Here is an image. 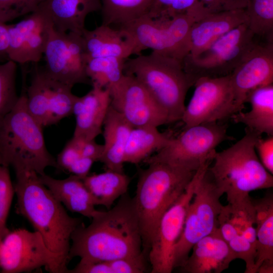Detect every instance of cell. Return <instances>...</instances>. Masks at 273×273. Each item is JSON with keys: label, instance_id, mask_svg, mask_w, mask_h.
<instances>
[{"label": "cell", "instance_id": "cell-25", "mask_svg": "<svg viewBox=\"0 0 273 273\" xmlns=\"http://www.w3.org/2000/svg\"><path fill=\"white\" fill-rule=\"evenodd\" d=\"M103 126L104 143L99 161L104 164L107 170L124 172L125 149L133 127L111 106Z\"/></svg>", "mask_w": 273, "mask_h": 273}, {"label": "cell", "instance_id": "cell-47", "mask_svg": "<svg viewBox=\"0 0 273 273\" xmlns=\"http://www.w3.org/2000/svg\"><path fill=\"white\" fill-rule=\"evenodd\" d=\"M1 243H0V244H1Z\"/></svg>", "mask_w": 273, "mask_h": 273}, {"label": "cell", "instance_id": "cell-35", "mask_svg": "<svg viewBox=\"0 0 273 273\" xmlns=\"http://www.w3.org/2000/svg\"><path fill=\"white\" fill-rule=\"evenodd\" d=\"M15 194L8 166H0V243L9 232L7 220Z\"/></svg>", "mask_w": 273, "mask_h": 273}, {"label": "cell", "instance_id": "cell-9", "mask_svg": "<svg viewBox=\"0 0 273 273\" xmlns=\"http://www.w3.org/2000/svg\"><path fill=\"white\" fill-rule=\"evenodd\" d=\"M226 126L217 122L185 128L176 138L143 161L149 164L166 163L182 169L196 172L203 164L212 161L215 148L222 142L231 140Z\"/></svg>", "mask_w": 273, "mask_h": 273}, {"label": "cell", "instance_id": "cell-4", "mask_svg": "<svg viewBox=\"0 0 273 273\" xmlns=\"http://www.w3.org/2000/svg\"><path fill=\"white\" fill-rule=\"evenodd\" d=\"M261 135L246 128L245 135L231 147L216 152L208 170L228 204L238 203L251 191L273 186L272 174L261 163L255 144Z\"/></svg>", "mask_w": 273, "mask_h": 273}, {"label": "cell", "instance_id": "cell-2", "mask_svg": "<svg viewBox=\"0 0 273 273\" xmlns=\"http://www.w3.org/2000/svg\"><path fill=\"white\" fill-rule=\"evenodd\" d=\"M15 172L17 213L26 218L41 235L54 255L60 273H68L71 236L82 220L68 214L36 172L22 169Z\"/></svg>", "mask_w": 273, "mask_h": 273}, {"label": "cell", "instance_id": "cell-23", "mask_svg": "<svg viewBox=\"0 0 273 273\" xmlns=\"http://www.w3.org/2000/svg\"><path fill=\"white\" fill-rule=\"evenodd\" d=\"M39 176L55 198L70 211L90 219L99 211L95 209L93 197L79 177L71 174L66 178L59 179L46 173Z\"/></svg>", "mask_w": 273, "mask_h": 273}, {"label": "cell", "instance_id": "cell-13", "mask_svg": "<svg viewBox=\"0 0 273 273\" xmlns=\"http://www.w3.org/2000/svg\"><path fill=\"white\" fill-rule=\"evenodd\" d=\"M193 96L181 120L185 128L217 122L239 112L230 81V75L200 77L195 84Z\"/></svg>", "mask_w": 273, "mask_h": 273}, {"label": "cell", "instance_id": "cell-15", "mask_svg": "<svg viewBox=\"0 0 273 273\" xmlns=\"http://www.w3.org/2000/svg\"><path fill=\"white\" fill-rule=\"evenodd\" d=\"M110 106L132 127L160 126L170 123L165 110L134 76L125 74L110 89Z\"/></svg>", "mask_w": 273, "mask_h": 273}, {"label": "cell", "instance_id": "cell-10", "mask_svg": "<svg viewBox=\"0 0 273 273\" xmlns=\"http://www.w3.org/2000/svg\"><path fill=\"white\" fill-rule=\"evenodd\" d=\"M254 34L243 23L212 42L198 54L188 55L182 64L196 80L230 75L256 46Z\"/></svg>", "mask_w": 273, "mask_h": 273}, {"label": "cell", "instance_id": "cell-5", "mask_svg": "<svg viewBox=\"0 0 273 273\" xmlns=\"http://www.w3.org/2000/svg\"><path fill=\"white\" fill-rule=\"evenodd\" d=\"M24 89L13 108L0 117V157L4 165L14 170H33L45 173L48 167H57L48 151L42 127L29 113Z\"/></svg>", "mask_w": 273, "mask_h": 273}, {"label": "cell", "instance_id": "cell-21", "mask_svg": "<svg viewBox=\"0 0 273 273\" xmlns=\"http://www.w3.org/2000/svg\"><path fill=\"white\" fill-rule=\"evenodd\" d=\"M245 9L209 14L195 21L189 33L190 51L194 56L231 30L246 23Z\"/></svg>", "mask_w": 273, "mask_h": 273}, {"label": "cell", "instance_id": "cell-18", "mask_svg": "<svg viewBox=\"0 0 273 273\" xmlns=\"http://www.w3.org/2000/svg\"><path fill=\"white\" fill-rule=\"evenodd\" d=\"M230 81L237 107L242 111L252 90L273 82V42L257 44L230 74Z\"/></svg>", "mask_w": 273, "mask_h": 273}, {"label": "cell", "instance_id": "cell-1", "mask_svg": "<svg viewBox=\"0 0 273 273\" xmlns=\"http://www.w3.org/2000/svg\"><path fill=\"white\" fill-rule=\"evenodd\" d=\"M142 238L132 199L126 193L107 211H99L85 226L81 223L71 236L69 261H109L143 252Z\"/></svg>", "mask_w": 273, "mask_h": 273}, {"label": "cell", "instance_id": "cell-17", "mask_svg": "<svg viewBox=\"0 0 273 273\" xmlns=\"http://www.w3.org/2000/svg\"><path fill=\"white\" fill-rule=\"evenodd\" d=\"M53 27L50 16L40 7L18 23L8 25L9 60L20 64L38 63Z\"/></svg>", "mask_w": 273, "mask_h": 273}, {"label": "cell", "instance_id": "cell-12", "mask_svg": "<svg viewBox=\"0 0 273 273\" xmlns=\"http://www.w3.org/2000/svg\"><path fill=\"white\" fill-rule=\"evenodd\" d=\"M41 267L51 273H60L56 258L41 235L24 229L9 231L0 244L2 272H31Z\"/></svg>", "mask_w": 273, "mask_h": 273}, {"label": "cell", "instance_id": "cell-36", "mask_svg": "<svg viewBox=\"0 0 273 273\" xmlns=\"http://www.w3.org/2000/svg\"><path fill=\"white\" fill-rule=\"evenodd\" d=\"M248 0H198L191 13L197 20L211 13L245 9Z\"/></svg>", "mask_w": 273, "mask_h": 273}, {"label": "cell", "instance_id": "cell-16", "mask_svg": "<svg viewBox=\"0 0 273 273\" xmlns=\"http://www.w3.org/2000/svg\"><path fill=\"white\" fill-rule=\"evenodd\" d=\"M46 72L55 79L69 86L91 84L85 70L81 35L62 32L52 28L43 54Z\"/></svg>", "mask_w": 273, "mask_h": 273}, {"label": "cell", "instance_id": "cell-34", "mask_svg": "<svg viewBox=\"0 0 273 273\" xmlns=\"http://www.w3.org/2000/svg\"><path fill=\"white\" fill-rule=\"evenodd\" d=\"M17 63L11 60L0 62V117L9 112L19 96L16 88Z\"/></svg>", "mask_w": 273, "mask_h": 273}, {"label": "cell", "instance_id": "cell-33", "mask_svg": "<svg viewBox=\"0 0 273 273\" xmlns=\"http://www.w3.org/2000/svg\"><path fill=\"white\" fill-rule=\"evenodd\" d=\"M246 24L254 34L272 41L273 0H248L245 9Z\"/></svg>", "mask_w": 273, "mask_h": 273}, {"label": "cell", "instance_id": "cell-20", "mask_svg": "<svg viewBox=\"0 0 273 273\" xmlns=\"http://www.w3.org/2000/svg\"><path fill=\"white\" fill-rule=\"evenodd\" d=\"M110 103V89L95 85L86 95L78 97L73 109L76 118L73 136L95 140L102 132Z\"/></svg>", "mask_w": 273, "mask_h": 273}, {"label": "cell", "instance_id": "cell-38", "mask_svg": "<svg viewBox=\"0 0 273 273\" xmlns=\"http://www.w3.org/2000/svg\"><path fill=\"white\" fill-rule=\"evenodd\" d=\"M148 256L143 251L133 256L108 261L112 273H143L148 270Z\"/></svg>", "mask_w": 273, "mask_h": 273}, {"label": "cell", "instance_id": "cell-43", "mask_svg": "<svg viewBox=\"0 0 273 273\" xmlns=\"http://www.w3.org/2000/svg\"><path fill=\"white\" fill-rule=\"evenodd\" d=\"M173 0H153L148 13L146 14L153 18H169L168 12Z\"/></svg>", "mask_w": 273, "mask_h": 273}, {"label": "cell", "instance_id": "cell-22", "mask_svg": "<svg viewBox=\"0 0 273 273\" xmlns=\"http://www.w3.org/2000/svg\"><path fill=\"white\" fill-rule=\"evenodd\" d=\"M40 7L56 30L82 35L86 17L101 10V0H44Z\"/></svg>", "mask_w": 273, "mask_h": 273}, {"label": "cell", "instance_id": "cell-19", "mask_svg": "<svg viewBox=\"0 0 273 273\" xmlns=\"http://www.w3.org/2000/svg\"><path fill=\"white\" fill-rule=\"evenodd\" d=\"M180 271L185 273H220L236 258L223 239L218 227L192 247Z\"/></svg>", "mask_w": 273, "mask_h": 273}, {"label": "cell", "instance_id": "cell-14", "mask_svg": "<svg viewBox=\"0 0 273 273\" xmlns=\"http://www.w3.org/2000/svg\"><path fill=\"white\" fill-rule=\"evenodd\" d=\"M200 168L184 193L160 218L148 253L151 273H171L174 269L173 249L184 229L188 209L199 178Z\"/></svg>", "mask_w": 273, "mask_h": 273}, {"label": "cell", "instance_id": "cell-46", "mask_svg": "<svg viewBox=\"0 0 273 273\" xmlns=\"http://www.w3.org/2000/svg\"><path fill=\"white\" fill-rule=\"evenodd\" d=\"M3 165V162H2V159H1V157H0V166H1V165Z\"/></svg>", "mask_w": 273, "mask_h": 273}, {"label": "cell", "instance_id": "cell-27", "mask_svg": "<svg viewBox=\"0 0 273 273\" xmlns=\"http://www.w3.org/2000/svg\"><path fill=\"white\" fill-rule=\"evenodd\" d=\"M83 181L91 194L95 205L110 209L116 199L127 193L130 177L124 172L107 170L87 175Z\"/></svg>", "mask_w": 273, "mask_h": 273}, {"label": "cell", "instance_id": "cell-28", "mask_svg": "<svg viewBox=\"0 0 273 273\" xmlns=\"http://www.w3.org/2000/svg\"><path fill=\"white\" fill-rule=\"evenodd\" d=\"M255 212L256 254L255 273L264 261H273V196L267 194L263 198H252Z\"/></svg>", "mask_w": 273, "mask_h": 273}, {"label": "cell", "instance_id": "cell-29", "mask_svg": "<svg viewBox=\"0 0 273 273\" xmlns=\"http://www.w3.org/2000/svg\"><path fill=\"white\" fill-rule=\"evenodd\" d=\"M171 137L158 127H133L128 135L124 152V162L138 164L168 143Z\"/></svg>", "mask_w": 273, "mask_h": 273}, {"label": "cell", "instance_id": "cell-6", "mask_svg": "<svg viewBox=\"0 0 273 273\" xmlns=\"http://www.w3.org/2000/svg\"><path fill=\"white\" fill-rule=\"evenodd\" d=\"M124 73L143 85L167 112L170 123L181 120L187 93L196 81L185 72L182 61L152 52L126 59Z\"/></svg>", "mask_w": 273, "mask_h": 273}, {"label": "cell", "instance_id": "cell-26", "mask_svg": "<svg viewBox=\"0 0 273 273\" xmlns=\"http://www.w3.org/2000/svg\"><path fill=\"white\" fill-rule=\"evenodd\" d=\"M246 102L251 105L247 112L240 111L231 118L236 123H243L247 128L261 135L273 136V85L256 88L248 95Z\"/></svg>", "mask_w": 273, "mask_h": 273}, {"label": "cell", "instance_id": "cell-39", "mask_svg": "<svg viewBox=\"0 0 273 273\" xmlns=\"http://www.w3.org/2000/svg\"><path fill=\"white\" fill-rule=\"evenodd\" d=\"M257 156L263 166L273 174V136L262 139L260 136L255 144Z\"/></svg>", "mask_w": 273, "mask_h": 273}, {"label": "cell", "instance_id": "cell-30", "mask_svg": "<svg viewBox=\"0 0 273 273\" xmlns=\"http://www.w3.org/2000/svg\"><path fill=\"white\" fill-rule=\"evenodd\" d=\"M153 0H101L102 24L120 26L147 14Z\"/></svg>", "mask_w": 273, "mask_h": 273}, {"label": "cell", "instance_id": "cell-31", "mask_svg": "<svg viewBox=\"0 0 273 273\" xmlns=\"http://www.w3.org/2000/svg\"><path fill=\"white\" fill-rule=\"evenodd\" d=\"M125 60L115 57L85 59L86 73L92 86L110 89L124 76Z\"/></svg>", "mask_w": 273, "mask_h": 273}, {"label": "cell", "instance_id": "cell-37", "mask_svg": "<svg viewBox=\"0 0 273 273\" xmlns=\"http://www.w3.org/2000/svg\"><path fill=\"white\" fill-rule=\"evenodd\" d=\"M44 0H0V20L4 23L30 14Z\"/></svg>", "mask_w": 273, "mask_h": 273}, {"label": "cell", "instance_id": "cell-11", "mask_svg": "<svg viewBox=\"0 0 273 273\" xmlns=\"http://www.w3.org/2000/svg\"><path fill=\"white\" fill-rule=\"evenodd\" d=\"M33 64L25 92L27 108L42 127L55 124L73 114L78 97L72 93V87L52 77L38 63Z\"/></svg>", "mask_w": 273, "mask_h": 273}, {"label": "cell", "instance_id": "cell-40", "mask_svg": "<svg viewBox=\"0 0 273 273\" xmlns=\"http://www.w3.org/2000/svg\"><path fill=\"white\" fill-rule=\"evenodd\" d=\"M79 148L81 155L85 157L99 161L103 151V145L98 144L95 140L86 141L76 137H72Z\"/></svg>", "mask_w": 273, "mask_h": 273}, {"label": "cell", "instance_id": "cell-3", "mask_svg": "<svg viewBox=\"0 0 273 273\" xmlns=\"http://www.w3.org/2000/svg\"><path fill=\"white\" fill-rule=\"evenodd\" d=\"M140 171L132 198L148 255L160 218L184 193L196 172L155 162Z\"/></svg>", "mask_w": 273, "mask_h": 273}, {"label": "cell", "instance_id": "cell-41", "mask_svg": "<svg viewBox=\"0 0 273 273\" xmlns=\"http://www.w3.org/2000/svg\"><path fill=\"white\" fill-rule=\"evenodd\" d=\"M68 273H112L108 261H100L90 263H78Z\"/></svg>", "mask_w": 273, "mask_h": 273}, {"label": "cell", "instance_id": "cell-44", "mask_svg": "<svg viewBox=\"0 0 273 273\" xmlns=\"http://www.w3.org/2000/svg\"><path fill=\"white\" fill-rule=\"evenodd\" d=\"M197 1L198 0H173L168 12V17L189 13Z\"/></svg>", "mask_w": 273, "mask_h": 273}, {"label": "cell", "instance_id": "cell-32", "mask_svg": "<svg viewBox=\"0 0 273 273\" xmlns=\"http://www.w3.org/2000/svg\"><path fill=\"white\" fill-rule=\"evenodd\" d=\"M218 228L223 239L236 259H240L245 262L246 268L244 272L255 273L256 248L239 234L222 207L218 216Z\"/></svg>", "mask_w": 273, "mask_h": 273}, {"label": "cell", "instance_id": "cell-8", "mask_svg": "<svg viewBox=\"0 0 273 273\" xmlns=\"http://www.w3.org/2000/svg\"><path fill=\"white\" fill-rule=\"evenodd\" d=\"M209 161L200 168L193 199L189 206L182 233L173 252V268L182 267L193 246L218 227V216L223 194L217 188L208 168Z\"/></svg>", "mask_w": 273, "mask_h": 273}, {"label": "cell", "instance_id": "cell-24", "mask_svg": "<svg viewBox=\"0 0 273 273\" xmlns=\"http://www.w3.org/2000/svg\"><path fill=\"white\" fill-rule=\"evenodd\" d=\"M84 60L87 58L115 57L126 60L134 54L131 40L120 29L101 24L95 29H85L82 33Z\"/></svg>", "mask_w": 273, "mask_h": 273}, {"label": "cell", "instance_id": "cell-7", "mask_svg": "<svg viewBox=\"0 0 273 273\" xmlns=\"http://www.w3.org/2000/svg\"><path fill=\"white\" fill-rule=\"evenodd\" d=\"M195 21L188 14L159 18L144 15L120 25L119 29L132 42L134 54L141 55L149 49L183 61L190 53L189 33Z\"/></svg>", "mask_w": 273, "mask_h": 273}, {"label": "cell", "instance_id": "cell-42", "mask_svg": "<svg viewBox=\"0 0 273 273\" xmlns=\"http://www.w3.org/2000/svg\"><path fill=\"white\" fill-rule=\"evenodd\" d=\"M95 162L93 159L81 157L73 164L67 171L83 179L88 175Z\"/></svg>", "mask_w": 273, "mask_h": 273}, {"label": "cell", "instance_id": "cell-45", "mask_svg": "<svg viewBox=\"0 0 273 273\" xmlns=\"http://www.w3.org/2000/svg\"><path fill=\"white\" fill-rule=\"evenodd\" d=\"M273 261H266L263 262L259 266L256 273H272Z\"/></svg>", "mask_w": 273, "mask_h": 273}]
</instances>
